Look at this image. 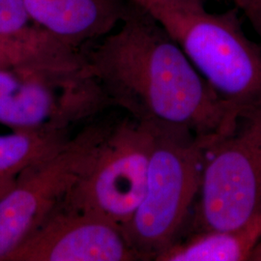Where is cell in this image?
Returning <instances> with one entry per match:
<instances>
[{"label": "cell", "mask_w": 261, "mask_h": 261, "mask_svg": "<svg viewBox=\"0 0 261 261\" xmlns=\"http://www.w3.org/2000/svg\"><path fill=\"white\" fill-rule=\"evenodd\" d=\"M261 213V103L237 112L204 155L195 231L229 229Z\"/></svg>", "instance_id": "cell-4"}, {"label": "cell", "mask_w": 261, "mask_h": 261, "mask_svg": "<svg viewBox=\"0 0 261 261\" xmlns=\"http://www.w3.org/2000/svg\"><path fill=\"white\" fill-rule=\"evenodd\" d=\"M38 27L67 47L84 53L110 34L124 17L127 0H23Z\"/></svg>", "instance_id": "cell-9"}, {"label": "cell", "mask_w": 261, "mask_h": 261, "mask_svg": "<svg viewBox=\"0 0 261 261\" xmlns=\"http://www.w3.org/2000/svg\"><path fill=\"white\" fill-rule=\"evenodd\" d=\"M250 260L261 261V242L258 243L254 248Z\"/></svg>", "instance_id": "cell-15"}, {"label": "cell", "mask_w": 261, "mask_h": 261, "mask_svg": "<svg viewBox=\"0 0 261 261\" xmlns=\"http://www.w3.org/2000/svg\"><path fill=\"white\" fill-rule=\"evenodd\" d=\"M144 9L177 42L232 112L261 103V44L246 35L239 9L222 13H209L206 8Z\"/></svg>", "instance_id": "cell-3"}, {"label": "cell", "mask_w": 261, "mask_h": 261, "mask_svg": "<svg viewBox=\"0 0 261 261\" xmlns=\"http://www.w3.org/2000/svg\"><path fill=\"white\" fill-rule=\"evenodd\" d=\"M251 23L261 44V0H230Z\"/></svg>", "instance_id": "cell-13"}, {"label": "cell", "mask_w": 261, "mask_h": 261, "mask_svg": "<svg viewBox=\"0 0 261 261\" xmlns=\"http://www.w3.org/2000/svg\"><path fill=\"white\" fill-rule=\"evenodd\" d=\"M110 107L85 64L0 68V124L13 130L69 133Z\"/></svg>", "instance_id": "cell-5"}, {"label": "cell", "mask_w": 261, "mask_h": 261, "mask_svg": "<svg viewBox=\"0 0 261 261\" xmlns=\"http://www.w3.org/2000/svg\"><path fill=\"white\" fill-rule=\"evenodd\" d=\"M143 8L161 6L175 10H195L205 8L208 0H132Z\"/></svg>", "instance_id": "cell-14"}, {"label": "cell", "mask_w": 261, "mask_h": 261, "mask_svg": "<svg viewBox=\"0 0 261 261\" xmlns=\"http://www.w3.org/2000/svg\"><path fill=\"white\" fill-rule=\"evenodd\" d=\"M215 135L154 126L144 195L130 221L122 226L140 260H155L177 241L198 196L205 150Z\"/></svg>", "instance_id": "cell-2"}, {"label": "cell", "mask_w": 261, "mask_h": 261, "mask_svg": "<svg viewBox=\"0 0 261 261\" xmlns=\"http://www.w3.org/2000/svg\"><path fill=\"white\" fill-rule=\"evenodd\" d=\"M140 260L122 226L97 215L60 206L11 252L6 261Z\"/></svg>", "instance_id": "cell-8"}, {"label": "cell", "mask_w": 261, "mask_h": 261, "mask_svg": "<svg viewBox=\"0 0 261 261\" xmlns=\"http://www.w3.org/2000/svg\"><path fill=\"white\" fill-rule=\"evenodd\" d=\"M32 20L23 0H0V39L22 42H43L54 37Z\"/></svg>", "instance_id": "cell-12"}, {"label": "cell", "mask_w": 261, "mask_h": 261, "mask_svg": "<svg viewBox=\"0 0 261 261\" xmlns=\"http://www.w3.org/2000/svg\"><path fill=\"white\" fill-rule=\"evenodd\" d=\"M112 124L94 123L24 171L0 198V261L62 205Z\"/></svg>", "instance_id": "cell-7"}, {"label": "cell", "mask_w": 261, "mask_h": 261, "mask_svg": "<svg viewBox=\"0 0 261 261\" xmlns=\"http://www.w3.org/2000/svg\"><path fill=\"white\" fill-rule=\"evenodd\" d=\"M69 139L67 132L13 130L0 136V198L24 171L62 147Z\"/></svg>", "instance_id": "cell-11"}, {"label": "cell", "mask_w": 261, "mask_h": 261, "mask_svg": "<svg viewBox=\"0 0 261 261\" xmlns=\"http://www.w3.org/2000/svg\"><path fill=\"white\" fill-rule=\"evenodd\" d=\"M260 239L261 213L238 227L195 231L184 241L173 243L155 260H250Z\"/></svg>", "instance_id": "cell-10"}, {"label": "cell", "mask_w": 261, "mask_h": 261, "mask_svg": "<svg viewBox=\"0 0 261 261\" xmlns=\"http://www.w3.org/2000/svg\"><path fill=\"white\" fill-rule=\"evenodd\" d=\"M154 126L128 115L112 124L63 205L123 226L144 195Z\"/></svg>", "instance_id": "cell-6"}, {"label": "cell", "mask_w": 261, "mask_h": 261, "mask_svg": "<svg viewBox=\"0 0 261 261\" xmlns=\"http://www.w3.org/2000/svg\"><path fill=\"white\" fill-rule=\"evenodd\" d=\"M84 59L111 106L139 121L207 136L227 130L237 114L165 28L132 0L115 31L84 49Z\"/></svg>", "instance_id": "cell-1"}]
</instances>
